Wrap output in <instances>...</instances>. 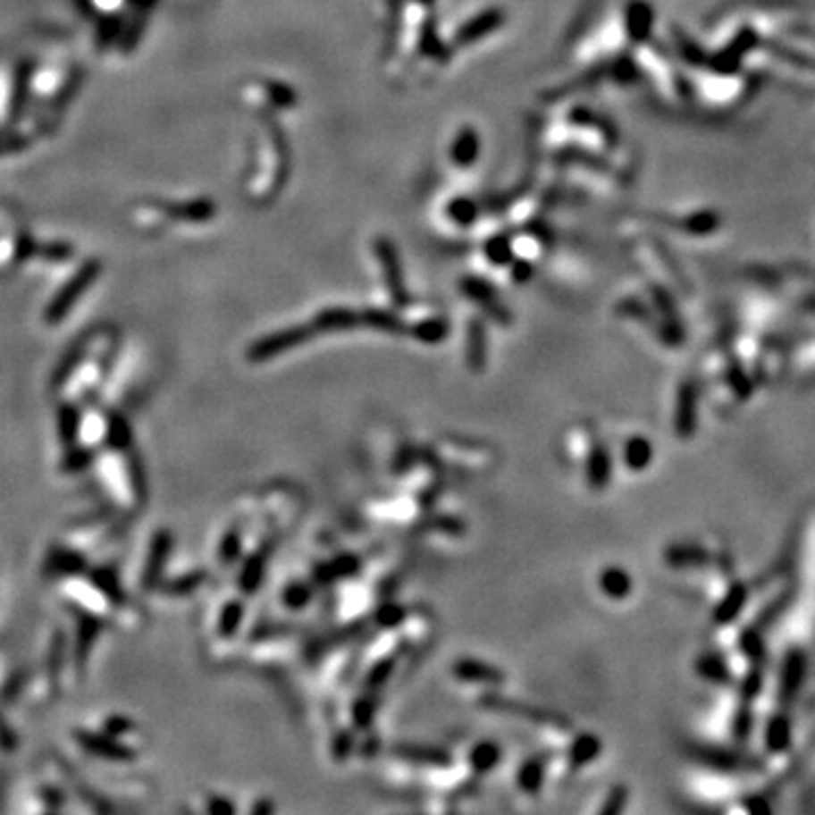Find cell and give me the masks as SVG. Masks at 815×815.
Listing matches in <instances>:
<instances>
[{"instance_id":"277c9868","label":"cell","mask_w":815,"mask_h":815,"mask_svg":"<svg viewBox=\"0 0 815 815\" xmlns=\"http://www.w3.org/2000/svg\"><path fill=\"white\" fill-rule=\"evenodd\" d=\"M673 426L679 440H691L698 428V392L691 381H685L677 390Z\"/></svg>"},{"instance_id":"7a4b0ae2","label":"cell","mask_w":815,"mask_h":815,"mask_svg":"<svg viewBox=\"0 0 815 815\" xmlns=\"http://www.w3.org/2000/svg\"><path fill=\"white\" fill-rule=\"evenodd\" d=\"M483 709H490L496 713H508V716H517V718H528L533 723L542 725V727H555V729H568V720L562 718L559 713L546 711V709H537L533 704L517 702V700L503 698V695H483L481 698Z\"/></svg>"},{"instance_id":"7402d4cb","label":"cell","mask_w":815,"mask_h":815,"mask_svg":"<svg viewBox=\"0 0 815 815\" xmlns=\"http://www.w3.org/2000/svg\"><path fill=\"white\" fill-rule=\"evenodd\" d=\"M543 777H546V761L542 757H530L521 763L517 772V786L524 793H539L543 786Z\"/></svg>"},{"instance_id":"60d3db41","label":"cell","mask_w":815,"mask_h":815,"mask_svg":"<svg viewBox=\"0 0 815 815\" xmlns=\"http://www.w3.org/2000/svg\"><path fill=\"white\" fill-rule=\"evenodd\" d=\"M727 379H729V385H732L734 392H736L738 397H747V394H750V381H747L745 372H743L738 365H732V367H729Z\"/></svg>"},{"instance_id":"7dc6e473","label":"cell","mask_w":815,"mask_h":815,"mask_svg":"<svg viewBox=\"0 0 815 815\" xmlns=\"http://www.w3.org/2000/svg\"><path fill=\"white\" fill-rule=\"evenodd\" d=\"M249 815H274V802L263 797V800H258L256 804L252 806Z\"/></svg>"},{"instance_id":"44dd1931","label":"cell","mask_w":815,"mask_h":815,"mask_svg":"<svg viewBox=\"0 0 815 815\" xmlns=\"http://www.w3.org/2000/svg\"><path fill=\"white\" fill-rule=\"evenodd\" d=\"M791 738H793L791 720H788L786 716H784V713H777V716H772L770 723H768V727H766V747H768V750H770V752H775V754L786 752L788 745H791Z\"/></svg>"},{"instance_id":"ba28073f","label":"cell","mask_w":815,"mask_h":815,"mask_svg":"<svg viewBox=\"0 0 815 815\" xmlns=\"http://www.w3.org/2000/svg\"><path fill=\"white\" fill-rule=\"evenodd\" d=\"M465 360L471 372H483L487 365V329L478 317L469 320L466 324Z\"/></svg>"},{"instance_id":"e0dca14e","label":"cell","mask_w":815,"mask_h":815,"mask_svg":"<svg viewBox=\"0 0 815 815\" xmlns=\"http://www.w3.org/2000/svg\"><path fill=\"white\" fill-rule=\"evenodd\" d=\"M745 602H747L745 584H738V583L732 584V587L727 589V593H725L723 601L718 602V607L713 609V621L718 623V626H727V623H732L734 618L741 614L743 607H745Z\"/></svg>"},{"instance_id":"7bdbcfd3","label":"cell","mask_w":815,"mask_h":815,"mask_svg":"<svg viewBox=\"0 0 815 815\" xmlns=\"http://www.w3.org/2000/svg\"><path fill=\"white\" fill-rule=\"evenodd\" d=\"M238 553H240V534H238L236 530H231V533H229L227 537H224L223 550H220V555H223L224 564H231L233 559L238 558Z\"/></svg>"},{"instance_id":"484cf974","label":"cell","mask_w":815,"mask_h":815,"mask_svg":"<svg viewBox=\"0 0 815 815\" xmlns=\"http://www.w3.org/2000/svg\"><path fill=\"white\" fill-rule=\"evenodd\" d=\"M410 333L424 345H440L441 340H447L449 335V322L441 320V317H428V320L410 326Z\"/></svg>"},{"instance_id":"d6986e66","label":"cell","mask_w":815,"mask_h":815,"mask_svg":"<svg viewBox=\"0 0 815 815\" xmlns=\"http://www.w3.org/2000/svg\"><path fill=\"white\" fill-rule=\"evenodd\" d=\"M602 752V743L601 738L593 736V734H580L576 741L571 743L568 747V763L573 768H584Z\"/></svg>"},{"instance_id":"8fae6325","label":"cell","mask_w":815,"mask_h":815,"mask_svg":"<svg viewBox=\"0 0 815 815\" xmlns=\"http://www.w3.org/2000/svg\"><path fill=\"white\" fill-rule=\"evenodd\" d=\"M313 329L326 331V333H345L360 326V313H354L351 308H326L313 320Z\"/></svg>"},{"instance_id":"cb8c5ba5","label":"cell","mask_w":815,"mask_h":815,"mask_svg":"<svg viewBox=\"0 0 815 815\" xmlns=\"http://www.w3.org/2000/svg\"><path fill=\"white\" fill-rule=\"evenodd\" d=\"M695 670H698L700 677H704L707 682H713V685H729V682H732L729 666L725 664L723 657L711 655V652L698 657V661H695Z\"/></svg>"},{"instance_id":"bcb514c9","label":"cell","mask_w":815,"mask_h":815,"mask_svg":"<svg viewBox=\"0 0 815 815\" xmlns=\"http://www.w3.org/2000/svg\"><path fill=\"white\" fill-rule=\"evenodd\" d=\"M333 750H335V757H338V759L347 757V754H349V750H351V736H349V734H340V736L335 738Z\"/></svg>"},{"instance_id":"836d02e7","label":"cell","mask_w":815,"mask_h":815,"mask_svg":"<svg viewBox=\"0 0 815 815\" xmlns=\"http://www.w3.org/2000/svg\"><path fill=\"white\" fill-rule=\"evenodd\" d=\"M311 596L313 593H311V587H308V584L295 583V584H290L286 592H283V605L292 607V609H301L306 602L311 601Z\"/></svg>"},{"instance_id":"ab89813d","label":"cell","mask_w":815,"mask_h":815,"mask_svg":"<svg viewBox=\"0 0 815 815\" xmlns=\"http://www.w3.org/2000/svg\"><path fill=\"white\" fill-rule=\"evenodd\" d=\"M433 530H440V533L447 534H462L465 533V521H460L458 517H435V519L428 521Z\"/></svg>"},{"instance_id":"f1b7e54d","label":"cell","mask_w":815,"mask_h":815,"mask_svg":"<svg viewBox=\"0 0 815 815\" xmlns=\"http://www.w3.org/2000/svg\"><path fill=\"white\" fill-rule=\"evenodd\" d=\"M627 797H630V791H627V786H623V784H617V786H614L609 793H607V797H605V802H602V806H601V811H598V815H623V813H626Z\"/></svg>"},{"instance_id":"f546056e","label":"cell","mask_w":815,"mask_h":815,"mask_svg":"<svg viewBox=\"0 0 815 815\" xmlns=\"http://www.w3.org/2000/svg\"><path fill=\"white\" fill-rule=\"evenodd\" d=\"M374 621H376L379 627H383V630H392V627L401 626V623L406 621V609H403L401 605H397V602H385V605H381L379 609H376Z\"/></svg>"},{"instance_id":"603a6c76","label":"cell","mask_w":815,"mask_h":815,"mask_svg":"<svg viewBox=\"0 0 815 815\" xmlns=\"http://www.w3.org/2000/svg\"><path fill=\"white\" fill-rule=\"evenodd\" d=\"M601 589L611 601H623L632 592V577L626 568L609 567L601 576Z\"/></svg>"},{"instance_id":"ee69618b","label":"cell","mask_w":815,"mask_h":815,"mask_svg":"<svg viewBox=\"0 0 815 815\" xmlns=\"http://www.w3.org/2000/svg\"><path fill=\"white\" fill-rule=\"evenodd\" d=\"M53 568L55 571H62V573L80 571V568H82V559L75 558V555H71V553H57L55 555Z\"/></svg>"},{"instance_id":"4fadbf2b","label":"cell","mask_w":815,"mask_h":815,"mask_svg":"<svg viewBox=\"0 0 815 815\" xmlns=\"http://www.w3.org/2000/svg\"><path fill=\"white\" fill-rule=\"evenodd\" d=\"M664 559L673 568H698L707 567L711 558L702 546H695V543H673L664 550Z\"/></svg>"},{"instance_id":"e575fe53","label":"cell","mask_w":815,"mask_h":815,"mask_svg":"<svg viewBox=\"0 0 815 815\" xmlns=\"http://www.w3.org/2000/svg\"><path fill=\"white\" fill-rule=\"evenodd\" d=\"M374 711H376V707H374V700L367 698V695H363V698L356 700L354 711H351L354 713V723L358 725L360 729L369 727L374 720Z\"/></svg>"},{"instance_id":"f35d334b","label":"cell","mask_w":815,"mask_h":815,"mask_svg":"<svg viewBox=\"0 0 815 815\" xmlns=\"http://www.w3.org/2000/svg\"><path fill=\"white\" fill-rule=\"evenodd\" d=\"M752 732V711L747 707H741L736 713V718H734V738L736 741H745Z\"/></svg>"},{"instance_id":"3957f363","label":"cell","mask_w":815,"mask_h":815,"mask_svg":"<svg viewBox=\"0 0 815 815\" xmlns=\"http://www.w3.org/2000/svg\"><path fill=\"white\" fill-rule=\"evenodd\" d=\"M97 274H100V263H97V261H88L87 265H82V270H80L78 274H75V277L71 279V281H68L66 286H63V290L59 292V295L55 297V299L48 304V311H46V322L55 324V322L63 320V317H66V313L71 311V308H73L75 301H78L80 297L84 295V290H87V288L91 286L93 281H96Z\"/></svg>"},{"instance_id":"ffe728a7","label":"cell","mask_w":815,"mask_h":815,"mask_svg":"<svg viewBox=\"0 0 815 815\" xmlns=\"http://www.w3.org/2000/svg\"><path fill=\"white\" fill-rule=\"evenodd\" d=\"M652 453H655V449H652L651 440H645L643 435H634L626 441L623 462L627 465V469L643 471L652 462Z\"/></svg>"},{"instance_id":"74e56055","label":"cell","mask_w":815,"mask_h":815,"mask_svg":"<svg viewBox=\"0 0 815 815\" xmlns=\"http://www.w3.org/2000/svg\"><path fill=\"white\" fill-rule=\"evenodd\" d=\"M487 258H490L492 263H496V265H505V263L512 258L508 240H503V238H494V240H490V243H487Z\"/></svg>"},{"instance_id":"52a82bcc","label":"cell","mask_w":815,"mask_h":815,"mask_svg":"<svg viewBox=\"0 0 815 815\" xmlns=\"http://www.w3.org/2000/svg\"><path fill=\"white\" fill-rule=\"evenodd\" d=\"M453 675L462 682H471V685L499 686L505 682L503 670L481 660H458L453 664Z\"/></svg>"},{"instance_id":"8d00e7d4","label":"cell","mask_w":815,"mask_h":815,"mask_svg":"<svg viewBox=\"0 0 815 815\" xmlns=\"http://www.w3.org/2000/svg\"><path fill=\"white\" fill-rule=\"evenodd\" d=\"M741 648H743V652L750 657V660H754V661L763 660V641L757 632L747 630L745 634L741 636Z\"/></svg>"},{"instance_id":"d4e9b609","label":"cell","mask_w":815,"mask_h":815,"mask_svg":"<svg viewBox=\"0 0 815 815\" xmlns=\"http://www.w3.org/2000/svg\"><path fill=\"white\" fill-rule=\"evenodd\" d=\"M360 324H365L367 329L381 331V333H392V335L401 333V331L406 329L403 322L399 320L394 313L381 311V308H367V311L360 313Z\"/></svg>"},{"instance_id":"9c48e42d","label":"cell","mask_w":815,"mask_h":815,"mask_svg":"<svg viewBox=\"0 0 815 815\" xmlns=\"http://www.w3.org/2000/svg\"><path fill=\"white\" fill-rule=\"evenodd\" d=\"M691 752L695 754V759L700 763L723 772H736L757 766V763H750V759L741 757L736 752H729V750H720V747H693Z\"/></svg>"},{"instance_id":"4dcf8cb0","label":"cell","mask_w":815,"mask_h":815,"mask_svg":"<svg viewBox=\"0 0 815 815\" xmlns=\"http://www.w3.org/2000/svg\"><path fill=\"white\" fill-rule=\"evenodd\" d=\"M392 670H394V660H392V657H385V660L376 661V664L372 666V670L367 673V677H365V686H367L369 691L381 689V686H383L385 682L390 679Z\"/></svg>"},{"instance_id":"83f0119b","label":"cell","mask_w":815,"mask_h":815,"mask_svg":"<svg viewBox=\"0 0 815 815\" xmlns=\"http://www.w3.org/2000/svg\"><path fill=\"white\" fill-rule=\"evenodd\" d=\"M263 573H265V558H263V555H256V558H252L245 564L243 573H240V587L248 593L256 592V589L261 587Z\"/></svg>"},{"instance_id":"2e32d148","label":"cell","mask_w":815,"mask_h":815,"mask_svg":"<svg viewBox=\"0 0 815 815\" xmlns=\"http://www.w3.org/2000/svg\"><path fill=\"white\" fill-rule=\"evenodd\" d=\"M360 568V562L356 555H340V558L331 559V562L322 564L315 568V583L329 584L338 583V580H347V577L356 576Z\"/></svg>"},{"instance_id":"c3c4849f","label":"cell","mask_w":815,"mask_h":815,"mask_svg":"<svg viewBox=\"0 0 815 815\" xmlns=\"http://www.w3.org/2000/svg\"><path fill=\"white\" fill-rule=\"evenodd\" d=\"M530 277V265L528 263H517L515 265V279L517 281H525Z\"/></svg>"},{"instance_id":"b9f144b4","label":"cell","mask_w":815,"mask_h":815,"mask_svg":"<svg viewBox=\"0 0 815 815\" xmlns=\"http://www.w3.org/2000/svg\"><path fill=\"white\" fill-rule=\"evenodd\" d=\"M761 686H763L761 673H757V670H752V673H750L745 679H743V685H741V698L745 700V702H747V700L757 698L759 691H761Z\"/></svg>"},{"instance_id":"5bb4252c","label":"cell","mask_w":815,"mask_h":815,"mask_svg":"<svg viewBox=\"0 0 815 815\" xmlns=\"http://www.w3.org/2000/svg\"><path fill=\"white\" fill-rule=\"evenodd\" d=\"M462 288H465L466 295H469L474 301H478V304H481L496 322H500V324H508L509 322L508 311H505L503 306L496 301V295L492 292V288L487 286V283L478 281V279H465V281H462Z\"/></svg>"},{"instance_id":"9a60e30c","label":"cell","mask_w":815,"mask_h":815,"mask_svg":"<svg viewBox=\"0 0 815 815\" xmlns=\"http://www.w3.org/2000/svg\"><path fill=\"white\" fill-rule=\"evenodd\" d=\"M170 546H172V537L170 533H159L152 542L150 555H147V568L143 573V587H155L159 583V576L165 567V559H168Z\"/></svg>"},{"instance_id":"d590c367","label":"cell","mask_w":815,"mask_h":815,"mask_svg":"<svg viewBox=\"0 0 815 815\" xmlns=\"http://www.w3.org/2000/svg\"><path fill=\"white\" fill-rule=\"evenodd\" d=\"M97 634V623L91 621V618H84L82 626H80V641H78V657L80 661H84V657L88 655V648L96 641Z\"/></svg>"},{"instance_id":"7c38bea8","label":"cell","mask_w":815,"mask_h":815,"mask_svg":"<svg viewBox=\"0 0 815 815\" xmlns=\"http://www.w3.org/2000/svg\"><path fill=\"white\" fill-rule=\"evenodd\" d=\"M611 478V458L605 444L596 441L587 458V483L593 492H602Z\"/></svg>"},{"instance_id":"f6af8a7d","label":"cell","mask_w":815,"mask_h":815,"mask_svg":"<svg viewBox=\"0 0 815 815\" xmlns=\"http://www.w3.org/2000/svg\"><path fill=\"white\" fill-rule=\"evenodd\" d=\"M745 806L750 815H772V806L766 797H752L745 802Z\"/></svg>"},{"instance_id":"1f68e13d","label":"cell","mask_w":815,"mask_h":815,"mask_svg":"<svg viewBox=\"0 0 815 815\" xmlns=\"http://www.w3.org/2000/svg\"><path fill=\"white\" fill-rule=\"evenodd\" d=\"M78 410L75 408H62V413H59V433H62L63 444H73L75 437H78Z\"/></svg>"},{"instance_id":"30bf717a","label":"cell","mask_w":815,"mask_h":815,"mask_svg":"<svg viewBox=\"0 0 815 815\" xmlns=\"http://www.w3.org/2000/svg\"><path fill=\"white\" fill-rule=\"evenodd\" d=\"M394 754L408 763H419V766L428 768H449L453 763V757L447 750L433 745H397Z\"/></svg>"},{"instance_id":"d6a6232c","label":"cell","mask_w":815,"mask_h":815,"mask_svg":"<svg viewBox=\"0 0 815 815\" xmlns=\"http://www.w3.org/2000/svg\"><path fill=\"white\" fill-rule=\"evenodd\" d=\"M240 621H243V605L229 602L223 611V618H220V634L231 636L240 627Z\"/></svg>"},{"instance_id":"ac0fdd59","label":"cell","mask_w":815,"mask_h":815,"mask_svg":"<svg viewBox=\"0 0 815 815\" xmlns=\"http://www.w3.org/2000/svg\"><path fill=\"white\" fill-rule=\"evenodd\" d=\"M500 757H503V752L494 741H481L471 747L466 759H469V768L475 775H485V772H492L499 766Z\"/></svg>"},{"instance_id":"6da1fadb","label":"cell","mask_w":815,"mask_h":815,"mask_svg":"<svg viewBox=\"0 0 815 815\" xmlns=\"http://www.w3.org/2000/svg\"><path fill=\"white\" fill-rule=\"evenodd\" d=\"M313 335H315L313 326H290V329L277 331V333H270L265 338L256 340L248 349V358L252 363H265V360L277 358V356L286 354V351L306 345Z\"/></svg>"},{"instance_id":"4316f807","label":"cell","mask_w":815,"mask_h":815,"mask_svg":"<svg viewBox=\"0 0 815 815\" xmlns=\"http://www.w3.org/2000/svg\"><path fill=\"white\" fill-rule=\"evenodd\" d=\"M202 815H238V806L223 793H206L202 800Z\"/></svg>"},{"instance_id":"5b68a950","label":"cell","mask_w":815,"mask_h":815,"mask_svg":"<svg viewBox=\"0 0 815 815\" xmlns=\"http://www.w3.org/2000/svg\"><path fill=\"white\" fill-rule=\"evenodd\" d=\"M376 256H379L381 265L385 270V283H388L390 297H392L394 306H406L408 304V292L406 283H403L401 274V263H399L397 252L388 240H379L376 243Z\"/></svg>"},{"instance_id":"8992f818","label":"cell","mask_w":815,"mask_h":815,"mask_svg":"<svg viewBox=\"0 0 815 815\" xmlns=\"http://www.w3.org/2000/svg\"><path fill=\"white\" fill-rule=\"evenodd\" d=\"M806 657L802 651H791L788 657L784 660V666H781V677H779V700L784 704L793 702L800 693L802 685H804L806 679Z\"/></svg>"}]
</instances>
